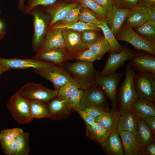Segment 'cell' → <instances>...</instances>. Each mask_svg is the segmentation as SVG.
Listing matches in <instances>:
<instances>
[{
	"mask_svg": "<svg viewBox=\"0 0 155 155\" xmlns=\"http://www.w3.org/2000/svg\"><path fill=\"white\" fill-rule=\"evenodd\" d=\"M79 5V2L75 1L69 3L56 2L51 5L45 6V10L51 18L48 28L62 20L71 9Z\"/></svg>",
	"mask_w": 155,
	"mask_h": 155,
	"instance_id": "d6986e66",
	"label": "cell"
},
{
	"mask_svg": "<svg viewBox=\"0 0 155 155\" xmlns=\"http://www.w3.org/2000/svg\"><path fill=\"white\" fill-rule=\"evenodd\" d=\"M149 126L153 133L155 134V117H148L143 119Z\"/></svg>",
	"mask_w": 155,
	"mask_h": 155,
	"instance_id": "c3c4849f",
	"label": "cell"
},
{
	"mask_svg": "<svg viewBox=\"0 0 155 155\" xmlns=\"http://www.w3.org/2000/svg\"><path fill=\"white\" fill-rule=\"evenodd\" d=\"M138 121V117L131 110L120 116L117 130L129 131L136 135Z\"/></svg>",
	"mask_w": 155,
	"mask_h": 155,
	"instance_id": "484cf974",
	"label": "cell"
},
{
	"mask_svg": "<svg viewBox=\"0 0 155 155\" xmlns=\"http://www.w3.org/2000/svg\"><path fill=\"white\" fill-rule=\"evenodd\" d=\"M122 144L124 154L138 155L140 148L134 134L127 131L118 132Z\"/></svg>",
	"mask_w": 155,
	"mask_h": 155,
	"instance_id": "cb8c5ba5",
	"label": "cell"
},
{
	"mask_svg": "<svg viewBox=\"0 0 155 155\" xmlns=\"http://www.w3.org/2000/svg\"><path fill=\"white\" fill-rule=\"evenodd\" d=\"M96 25L102 31L104 37L109 43L110 47V52H119L121 51L123 46L115 38L112 32L107 26L105 20Z\"/></svg>",
	"mask_w": 155,
	"mask_h": 155,
	"instance_id": "f1b7e54d",
	"label": "cell"
},
{
	"mask_svg": "<svg viewBox=\"0 0 155 155\" xmlns=\"http://www.w3.org/2000/svg\"><path fill=\"white\" fill-rule=\"evenodd\" d=\"M23 131L22 129L18 127L3 130L0 133V144L11 142Z\"/></svg>",
	"mask_w": 155,
	"mask_h": 155,
	"instance_id": "8d00e7d4",
	"label": "cell"
},
{
	"mask_svg": "<svg viewBox=\"0 0 155 155\" xmlns=\"http://www.w3.org/2000/svg\"><path fill=\"white\" fill-rule=\"evenodd\" d=\"M144 7L148 15L149 19L155 22V5Z\"/></svg>",
	"mask_w": 155,
	"mask_h": 155,
	"instance_id": "681fc988",
	"label": "cell"
},
{
	"mask_svg": "<svg viewBox=\"0 0 155 155\" xmlns=\"http://www.w3.org/2000/svg\"><path fill=\"white\" fill-rule=\"evenodd\" d=\"M55 28H65L78 32L86 30H93L97 31H100L101 30L96 24L85 23L79 21L65 25L54 24L49 27L48 30Z\"/></svg>",
	"mask_w": 155,
	"mask_h": 155,
	"instance_id": "1f68e13d",
	"label": "cell"
},
{
	"mask_svg": "<svg viewBox=\"0 0 155 155\" xmlns=\"http://www.w3.org/2000/svg\"><path fill=\"white\" fill-rule=\"evenodd\" d=\"M136 92L140 98L153 102L155 98V75L139 71L133 78Z\"/></svg>",
	"mask_w": 155,
	"mask_h": 155,
	"instance_id": "52a82bcc",
	"label": "cell"
},
{
	"mask_svg": "<svg viewBox=\"0 0 155 155\" xmlns=\"http://www.w3.org/2000/svg\"><path fill=\"white\" fill-rule=\"evenodd\" d=\"M34 71L36 74L51 82L54 86L55 90H56L73 79L70 73L63 66H58L41 69H34Z\"/></svg>",
	"mask_w": 155,
	"mask_h": 155,
	"instance_id": "8fae6325",
	"label": "cell"
},
{
	"mask_svg": "<svg viewBox=\"0 0 155 155\" xmlns=\"http://www.w3.org/2000/svg\"><path fill=\"white\" fill-rule=\"evenodd\" d=\"M135 71L129 63L127 64L125 77L120 88L119 99L120 116L131 110L134 102L140 98L134 85Z\"/></svg>",
	"mask_w": 155,
	"mask_h": 155,
	"instance_id": "7a4b0ae2",
	"label": "cell"
},
{
	"mask_svg": "<svg viewBox=\"0 0 155 155\" xmlns=\"http://www.w3.org/2000/svg\"><path fill=\"white\" fill-rule=\"evenodd\" d=\"M28 15L33 16V17L34 32L32 47L33 50L36 52L47 32L51 18L46 11V13H44L39 8V6L32 9Z\"/></svg>",
	"mask_w": 155,
	"mask_h": 155,
	"instance_id": "3957f363",
	"label": "cell"
},
{
	"mask_svg": "<svg viewBox=\"0 0 155 155\" xmlns=\"http://www.w3.org/2000/svg\"><path fill=\"white\" fill-rule=\"evenodd\" d=\"M98 31L93 30H86L80 32L82 40L89 45L94 43L101 36Z\"/></svg>",
	"mask_w": 155,
	"mask_h": 155,
	"instance_id": "ab89813d",
	"label": "cell"
},
{
	"mask_svg": "<svg viewBox=\"0 0 155 155\" xmlns=\"http://www.w3.org/2000/svg\"><path fill=\"white\" fill-rule=\"evenodd\" d=\"M102 58L98 54L92 52L87 48L77 54L73 59L93 63L96 60H100Z\"/></svg>",
	"mask_w": 155,
	"mask_h": 155,
	"instance_id": "f35d334b",
	"label": "cell"
},
{
	"mask_svg": "<svg viewBox=\"0 0 155 155\" xmlns=\"http://www.w3.org/2000/svg\"><path fill=\"white\" fill-rule=\"evenodd\" d=\"M105 9L108 13L112 10L114 4L113 0H92Z\"/></svg>",
	"mask_w": 155,
	"mask_h": 155,
	"instance_id": "7dc6e473",
	"label": "cell"
},
{
	"mask_svg": "<svg viewBox=\"0 0 155 155\" xmlns=\"http://www.w3.org/2000/svg\"><path fill=\"white\" fill-rule=\"evenodd\" d=\"M6 34L5 32L0 31V41L4 37Z\"/></svg>",
	"mask_w": 155,
	"mask_h": 155,
	"instance_id": "db71d44e",
	"label": "cell"
},
{
	"mask_svg": "<svg viewBox=\"0 0 155 155\" xmlns=\"http://www.w3.org/2000/svg\"><path fill=\"white\" fill-rule=\"evenodd\" d=\"M120 116L119 112L108 110L95 118V122L111 132L117 130Z\"/></svg>",
	"mask_w": 155,
	"mask_h": 155,
	"instance_id": "d4e9b609",
	"label": "cell"
},
{
	"mask_svg": "<svg viewBox=\"0 0 155 155\" xmlns=\"http://www.w3.org/2000/svg\"><path fill=\"white\" fill-rule=\"evenodd\" d=\"M117 40L127 42L136 49L155 55V42L147 41L141 37L133 29L126 25L117 35Z\"/></svg>",
	"mask_w": 155,
	"mask_h": 155,
	"instance_id": "8992f818",
	"label": "cell"
},
{
	"mask_svg": "<svg viewBox=\"0 0 155 155\" xmlns=\"http://www.w3.org/2000/svg\"><path fill=\"white\" fill-rule=\"evenodd\" d=\"M3 27V24L0 21V31H1Z\"/></svg>",
	"mask_w": 155,
	"mask_h": 155,
	"instance_id": "11a10c76",
	"label": "cell"
},
{
	"mask_svg": "<svg viewBox=\"0 0 155 155\" xmlns=\"http://www.w3.org/2000/svg\"><path fill=\"white\" fill-rule=\"evenodd\" d=\"M100 144L108 155L124 154L121 139L117 130L112 131L107 140Z\"/></svg>",
	"mask_w": 155,
	"mask_h": 155,
	"instance_id": "7402d4cb",
	"label": "cell"
},
{
	"mask_svg": "<svg viewBox=\"0 0 155 155\" xmlns=\"http://www.w3.org/2000/svg\"><path fill=\"white\" fill-rule=\"evenodd\" d=\"M134 31L144 39L155 42V22L148 19Z\"/></svg>",
	"mask_w": 155,
	"mask_h": 155,
	"instance_id": "f546056e",
	"label": "cell"
},
{
	"mask_svg": "<svg viewBox=\"0 0 155 155\" xmlns=\"http://www.w3.org/2000/svg\"><path fill=\"white\" fill-rule=\"evenodd\" d=\"M88 48L102 57L106 53L110 51L109 44L104 36H101L98 41L89 45Z\"/></svg>",
	"mask_w": 155,
	"mask_h": 155,
	"instance_id": "e575fe53",
	"label": "cell"
},
{
	"mask_svg": "<svg viewBox=\"0 0 155 155\" xmlns=\"http://www.w3.org/2000/svg\"><path fill=\"white\" fill-rule=\"evenodd\" d=\"M66 0L69 1H74V0H75H75Z\"/></svg>",
	"mask_w": 155,
	"mask_h": 155,
	"instance_id": "9f6ffc18",
	"label": "cell"
},
{
	"mask_svg": "<svg viewBox=\"0 0 155 155\" xmlns=\"http://www.w3.org/2000/svg\"><path fill=\"white\" fill-rule=\"evenodd\" d=\"M138 154L155 155V144L154 141L151 142L139 149Z\"/></svg>",
	"mask_w": 155,
	"mask_h": 155,
	"instance_id": "f6af8a7d",
	"label": "cell"
},
{
	"mask_svg": "<svg viewBox=\"0 0 155 155\" xmlns=\"http://www.w3.org/2000/svg\"><path fill=\"white\" fill-rule=\"evenodd\" d=\"M33 58L60 66L69 60V55L66 49H57L48 50L36 53Z\"/></svg>",
	"mask_w": 155,
	"mask_h": 155,
	"instance_id": "44dd1931",
	"label": "cell"
},
{
	"mask_svg": "<svg viewBox=\"0 0 155 155\" xmlns=\"http://www.w3.org/2000/svg\"><path fill=\"white\" fill-rule=\"evenodd\" d=\"M7 106L11 115L19 124L29 123L33 119L30 111L29 101L17 92L9 99Z\"/></svg>",
	"mask_w": 155,
	"mask_h": 155,
	"instance_id": "5b68a950",
	"label": "cell"
},
{
	"mask_svg": "<svg viewBox=\"0 0 155 155\" xmlns=\"http://www.w3.org/2000/svg\"><path fill=\"white\" fill-rule=\"evenodd\" d=\"M49 102L48 118L52 120H61L65 119L73 110L68 98L57 96Z\"/></svg>",
	"mask_w": 155,
	"mask_h": 155,
	"instance_id": "7c38bea8",
	"label": "cell"
},
{
	"mask_svg": "<svg viewBox=\"0 0 155 155\" xmlns=\"http://www.w3.org/2000/svg\"><path fill=\"white\" fill-rule=\"evenodd\" d=\"M123 75L116 72L102 75L98 72L96 79V84L99 86L111 101L112 107L115 109L117 101L118 86Z\"/></svg>",
	"mask_w": 155,
	"mask_h": 155,
	"instance_id": "ba28073f",
	"label": "cell"
},
{
	"mask_svg": "<svg viewBox=\"0 0 155 155\" xmlns=\"http://www.w3.org/2000/svg\"><path fill=\"white\" fill-rule=\"evenodd\" d=\"M82 7L80 4L71 9L61 20L54 24L65 25L78 21V17Z\"/></svg>",
	"mask_w": 155,
	"mask_h": 155,
	"instance_id": "d590c367",
	"label": "cell"
},
{
	"mask_svg": "<svg viewBox=\"0 0 155 155\" xmlns=\"http://www.w3.org/2000/svg\"><path fill=\"white\" fill-rule=\"evenodd\" d=\"M82 6L88 8L95 13L101 22L105 21L108 12L104 7L92 0H75Z\"/></svg>",
	"mask_w": 155,
	"mask_h": 155,
	"instance_id": "d6a6232c",
	"label": "cell"
},
{
	"mask_svg": "<svg viewBox=\"0 0 155 155\" xmlns=\"http://www.w3.org/2000/svg\"><path fill=\"white\" fill-rule=\"evenodd\" d=\"M79 88H80V85L73 79L63 85L59 88L57 90V96L68 98L73 92Z\"/></svg>",
	"mask_w": 155,
	"mask_h": 155,
	"instance_id": "74e56055",
	"label": "cell"
},
{
	"mask_svg": "<svg viewBox=\"0 0 155 155\" xmlns=\"http://www.w3.org/2000/svg\"><path fill=\"white\" fill-rule=\"evenodd\" d=\"M25 0H18L17 8L19 11L23 12L25 6Z\"/></svg>",
	"mask_w": 155,
	"mask_h": 155,
	"instance_id": "816d5d0a",
	"label": "cell"
},
{
	"mask_svg": "<svg viewBox=\"0 0 155 155\" xmlns=\"http://www.w3.org/2000/svg\"><path fill=\"white\" fill-rule=\"evenodd\" d=\"M80 115L81 118L83 120L86 125H90L95 122V119L88 115L87 113L78 108L75 110Z\"/></svg>",
	"mask_w": 155,
	"mask_h": 155,
	"instance_id": "bcb514c9",
	"label": "cell"
},
{
	"mask_svg": "<svg viewBox=\"0 0 155 155\" xmlns=\"http://www.w3.org/2000/svg\"><path fill=\"white\" fill-rule=\"evenodd\" d=\"M0 64L7 68L22 69L32 68L41 69L59 66L53 63L39 60L33 57L31 59L5 58L0 57Z\"/></svg>",
	"mask_w": 155,
	"mask_h": 155,
	"instance_id": "9c48e42d",
	"label": "cell"
},
{
	"mask_svg": "<svg viewBox=\"0 0 155 155\" xmlns=\"http://www.w3.org/2000/svg\"><path fill=\"white\" fill-rule=\"evenodd\" d=\"M111 132L96 122L91 124L86 125L87 136L100 144L107 140Z\"/></svg>",
	"mask_w": 155,
	"mask_h": 155,
	"instance_id": "83f0119b",
	"label": "cell"
},
{
	"mask_svg": "<svg viewBox=\"0 0 155 155\" xmlns=\"http://www.w3.org/2000/svg\"><path fill=\"white\" fill-rule=\"evenodd\" d=\"M58 0H27V3L23 11L25 14H29L30 12L35 7L38 6L44 7L51 5Z\"/></svg>",
	"mask_w": 155,
	"mask_h": 155,
	"instance_id": "60d3db41",
	"label": "cell"
},
{
	"mask_svg": "<svg viewBox=\"0 0 155 155\" xmlns=\"http://www.w3.org/2000/svg\"><path fill=\"white\" fill-rule=\"evenodd\" d=\"M66 49L62 29L55 28L48 30L36 53L50 50Z\"/></svg>",
	"mask_w": 155,
	"mask_h": 155,
	"instance_id": "2e32d148",
	"label": "cell"
},
{
	"mask_svg": "<svg viewBox=\"0 0 155 155\" xmlns=\"http://www.w3.org/2000/svg\"><path fill=\"white\" fill-rule=\"evenodd\" d=\"M46 103L39 101H29L30 111L33 119L49 118L48 106Z\"/></svg>",
	"mask_w": 155,
	"mask_h": 155,
	"instance_id": "4dcf8cb0",
	"label": "cell"
},
{
	"mask_svg": "<svg viewBox=\"0 0 155 155\" xmlns=\"http://www.w3.org/2000/svg\"><path fill=\"white\" fill-rule=\"evenodd\" d=\"M29 101L47 103L58 95V92L50 89L43 85L30 82L24 85L16 92Z\"/></svg>",
	"mask_w": 155,
	"mask_h": 155,
	"instance_id": "277c9868",
	"label": "cell"
},
{
	"mask_svg": "<svg viewBox=\"0 0 155 155\" xmlns=\"http://www.w3.org/2000/svg\"><path fill=\"white\" fill-rule=\"evenodd\" d=\"M138 0H113L114 3L119 8L130 9L138 4Z\"/></svg>",
	"mask_w": 155,
	"mask_h": 155,
	"instance_id": "ee69618b",
	"label": "cell"
},
{
	"mask_svg": "<svg viewBox=\"0 0 155 155\" xmlns=\"http://www.w3.org/2000/svg\"><path fill=\"white\" fill-rule=\"evenodd\" d=\"M130 63L135 70L155 75V57L146 52L136 53L130 60Z\"/></svg>",
	"mask_w": 155,
	"mask_h": 155,
	"instance_id": "e0dca14e",
	"label": "cell"
},
{
	"mask_svg": "<svg viewBox=\"0 0 155 155\" xmlns=\"http://www.w3.org/2000/svg\"><path fill=\"white\" fill-rule=\"evenodd\" d=\"M130 9L119 8L114 3L111 11L105 20L106 24L115 36L121 30L123 23L129 13Z\"/></svg>",
	"mask_w": 155,
	"mask_h": 155,
	"instance_id": "ac0fdd59",
	"label": "cell"
},
{
	"mask_svg": "<svg viewBox=\"0 0 155 155\" xmlns=\"http://www.w3.org/2000/svg\"><path fill=\"white\" fill-rule=\"evenodd\" d=\"M148 19L144 7L137 4L130 9L124 22L127 26L135 29L141 26Z\"/></svg>",
	"mask_w": 155,
	"mask_h": 155,
	"instance_id": "ffe728a7",
	"label": "cell"
},
{
	"mask_svg": "<svg viewBox=\"0 0 155 155\" xmlns=\"http://www.w3.org/2000/svg\"><path fill=\"white\" fill-rule=\"evenodd\" d=\"M7 70H9L7 68L0 64V75L5 71Z\"/></svg>",
	"mask_w": 155,
	"mask_h": 155,
	"instance_id": "f5cc1de1",
	"label": "cell"
},
{
	"mask_svg": "<svg viewBox=\"0 0 155 155\" xmlns=\"http://www.w3.org/2000/svg\"><path fill=\"white\" fill-rule=\"evenodd\" d=\"M69 60L73 59L75 56L87 49L89 46L82 40L80 32L67 29H62Z\"/></svg>",
	"mask_w": 155,
	"mask_h": 155,
	"instance_id": "4fadbf2b",
	"label": "cell"
},
{
	"mask_svg": "<svg viewBox=\"0 0 155 155\" xmlns=\"http://www.w3.org/2000/svg\"><path fill=\"white\" fill-rule=\"evenodd\" d=\"M152 133L144 119L138 118L135 135L140 149L154 141Z\"/></svg>",
	"mask_w": 155,
	"mask_h": 155,
	"instance_id": "4316f807",
	"label": "cell"
},
{
	"mask_svg": "<svg viewBox=\"0 0 155 155\" xmlns=\"http://www.w3.org/2000/svg\"><path fill=\"white\" fill-rule=\"evenodd\" d=\"M138 4L146 7L154 6L155 5V0H138Z\"/></svg>",
	"mask_w": 155,
	"mask_h": 155,
	"instance_id": "f907efd6",
	"label": "cell"
},
{
	"mask_svg": "<svg viewBox=\"0 0 155 155\" xmlns=\"http://www.w3.org/2000/svg\"><path fill=\"white\" fill-rule=\"evenodd\" d=\"M131 110L138 118L144 119L155 116V106L153 102L139 98L133 103Z\"/></svg>",
	"mask_w": 155,
	"mask_h": 155,
	"instance_id": "603a6c76",
	"label": "cell"
},
{
	"mask_svg": "<svg viewBox=\"0 0 155 155\" xmlns=\"http://www.w3.org/2000/svg\"><path fill=\"white\" fill-rule=\"evenodd\" d=\"M78 21L96 25L102 22L95 13L88 8L82 6L79 16Z\"/></svg>",
	"mask_w": 155,
	"mask_h": 155,
	"instance_id": "836d02e7",
	"label": "cell"
},
{
	"mask_svg": "<svg viewBox=\"0 0 155 155\" xmlns=\"http://www.w3.org/2000/svg\"><path fill=\"white\" fill-rule=\"evenodd\" d=\"M110 52L104 67L100 73L102 75L115 72L117 69L123 66L126 61L131 59L137 53L130 49L127 45L123 47L120 52Z\"/></svg>",
	"mask_w": 155,
	"mask_h": 155,
	"instance_id": "30bf717a",
	"label": "cell"
},
{
	"mask_svg": "<svg viewBox=\"0 0 155 155\" xmlns=\"http://www.w3.org/2000/svg\"><path fill=\"white\" fill-rule=\"evenodd\" d=\"M29 136L28 133L23 131L11 142L1 144L3 152L7 155H28Z\"/></svg>",
	"mask_w": 155,
	"mask_h": 155,
	"instance_id": "5bb4252c",
	"label": "cell"
},
{
	"mask_svg": "<svg viewBox=\"0 0 155 155\" xmlns=\"http://www.w3.org/2000/svg\"><path fill=\"white\" fill-rule=\"evenodd\" d=\"M79 108L94 118L109 110L108 108H105L92 106L83 107Z\"/></svg>",
	"mask_w": 155,
	"mask_h": 155,
	"instance_id": "7bdbcfd3",
	"label": "cell"
},
{
	"mask_svg": "<svg viewBox=\"0 0 155 155\" xmlns=\"http://www.w3.org/2000/svg\"><path fill=\"white\" fill-rule=\"evenodd\" d=\"M88 106L108 108L104 92L97 85L85 90L84 92L79 108Z\"/></svg>",
	"mask_w": 155,
	"mask_h": 155,
	"instance_id": "9a60e30c",
	"label": "cell"
},
{
	"mask_svg": "<svg viewBox=\"0 0 155 155\" xmlns=\"http://www.w3.org/2000/svg\"><path fill=\"white\" fill-rule=\"evenodd\" d=\"M63 66L83 90H86L96 85L98 72L95 69L93 63L77 60L73 63L66 61Z\"/></svg>",
	"mask_w": 155,
	"mask_h": 155,
	"instance_id": "6da1fadb",
	"label": "cell"
},
{
	"mask_svg": "<svg viewBox=\"0 0 155 155\" xmlns=\"http://www.w3.org/2000/svg\"><path fill=\"white\" fill-rule=\"evenodd\" d=\"M83 90L80 88L77 89L70 95L68 98L73 110L79 108L82 98Z\"/></svg>",
	"mask_w": 155,
	"mask_h": 155,
	"instance_id": "b9f144b4",
	"label": "cell"
}]
</instances>
